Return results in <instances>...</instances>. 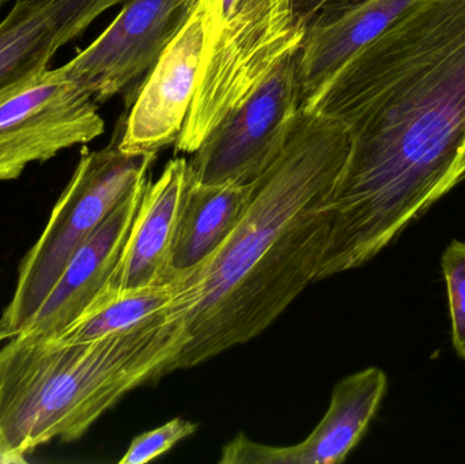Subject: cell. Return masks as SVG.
Returning <instances> with one entry per match:
<instances>
[{
	"label": "cell",
	"instance_id": "6da1fadb",
	"mask_svg": "<svg viewBox=\"0 0 465 464\" xmlns=\"http://www.w3.org/2000/svg\"><path fill=\"white\" fill-rule=\"evenodd\" d=\"M301 109L350 142L322 281L376 258L465 179V0H418Z\"/></svg>",
	"mask_w": 465,
	"mask_h": 464
},
{
	"label": "cell",
	"instance_id": "7a4b0ae2",
	"mask_svg": "<svg viewBox=\"0 0 465 464\" xmlns=\"http://www.w3.org/2000/svg\"><path fill=\"white\" fill-rule=\"evenodd\" d=\"M349 149L343 125L301 109L229 239L204 263L177 272L187 343L172 372L253 340L316 281L330 236L325 204Z\"/></svg>",
	"mask_w": 465,
	"mask_h": 464
},
{
	"label": "cell",
	"instance_id": "3957f363",
	"mask_svg": "<svg viewBox=\"0 0 465 464\" xmlns=\"http://www.w3.org/2000/svg\"><path fill=\"white\" fill-rule=\"evenodd\" d=\"M187 343L174 301L138 326L87 343L16 335L0 349V463L71 443L128 392L172 372Z\"/></svg>",
	"mask_w": 465,
	"mask_h": 464
},
{
	"label": "cell",
	"instance_id": "277c9868",
	"mask_svg": "<svg viewBox=\"0 0 465 464\" xmlns=\"http://www.w3.org/2000/svg\"><path fill=\"white\" fill-rule=\"evenodd\" d=\"M201 71L190 114L174 144L193 154L271 73L300 51L306 26L295 0H199Z\"/></svg>",
	"mask_w": 465,
	"mask_h": 464
},
{
	"label": "cell",
	"instance_id": "5b68a950",
	"mask_svg": "<svg viewBox=\"0 0 465 464\" xmlns=\"http://www.w3.org/2000/svg\"><path fill=\"white\" fill-rule=\"evenodd\" d=\"M120 133L119 120L108 146L82 149L45 229L19 266L15 291L0 318L2 342L24 331L74 253L134 188L150 180L157 153L123 152Z\"/></svg>",
	"mask_w": 465,
	"mask_h": 464
},
{
	"label": "cell",
	"instance_id": "8992f818",
	"mask_svg": "<svg viewBox=\"0 0 465 464\" xmlns=\"http://www.w3.org/2000/svg\"><path fill=\"white\" fill-rule=\"evenodd\" d=\"M301 106L302 87L294 54L193 153V179L204 184H249L259 180L286 149L300 120Z\"/></svg>",
	"mask_w": 465,
	"mask_h": 464
},
{
	"label": "cell",
	"instance_id": "52a82bcc",
	"mask_svg": "<svg viewBox=\"0 0 465 464\" xmlns=\"http://www.w3.org/2000/svg\"><path fill=\"white\" fill-rule=\"evenodd\" d=\"M104 131L94 97L62 68H48L0 100V182L16 180L29 163L89 143Z\"/></svg>",
	"mask_w": 465,
	"mask_h": 464
},
{
	"label": "cell",
	"instance_id": "ba28073f",
	"mask_svg": "<svg viewBox=\"0 0 465 464\" xmlns=\"http://www.w3.org/2000/svg\"><path fill=\"white\" fill-rule=\"evenodd\" d=\"M198 0H131L74 59L62 65L95 103L125 94L130 109L144 76L184 26Z\"/></svg>",
	"mask_w": 465,
	"mask_h": 464
},
{
	"label": "cell",
	"instance_id": "9c48e42d",
	"mask_svg": "<svg viewBox=\"0 0 465 464\" xmlns=\"http://www.w3.org/2000/svg\"><path fill=\"white\" fill-rule=\"evenodd\" d=\"M203 8L196 3L184 26L138 87L120 117L123 152L157 153L174 146L190 114L201 71Z\"/></svg>",
	"mask_w": 465,
	"mask_h": 464
},
{
	"label": "cell",
	"instance_id": "30bf717a",
	"mask_svg": "<svg viewBox=\"0 0 465 464\" xmlns=\"http://www.w3.org/2000/svg\"><path fill=\"white\" fill-rule=\"evenodd\" d=\"M384 370L368 368L343 379L333 389L330 408L312 435L290 447L254 443L238 433L223 446L220 464H338L358 446L385 394Z\"/></svg>",
	"mask_w": 465,
	"mask_h": 464
},
{
	"label": "cell",
	"instance_id": "8fae6325",
	"mask_svg": "<svg viewBox=\"0 0 465 464\" xmlns=\"http://www.w3.org/2000/svg\"><path fill=\"white\" fill-rule=\"evenodd\" d=\"M149 183L134 188L78 248L21 334L54 340L84 315L119 263Z\"/></svg>",
	"mask_w": 465,
	"mask_h": 464
},
{
	"label": "cell",
	"instance_id": "7c38bea8",
	"mask_svg": "<svg viewBox=\"0 0 465 464\" xmlns=\"http://www.w3.org/2000/svg\"><path fill=\"white\" fill-rule=\"evenodd\" d=\"M191 179L190 161L177 157L166 163L157 182L149 183L119 263L104 289L146 288L176 277L172 258L180 212Z\"/></svg>",
	"mask_w": 465,
	"mask_h": 464
},
{
	"label": "cell",
	"instance_id": "4fadbf2b",
	"mask_svg": "<svg viewBox=\"0 0 465 464\" xmlns=\"http://www.w3.org/2000/svg\"><path fill=\"white\" fill-rule=\"evenodd\" d=\"M418 0H361L320 10L297 52L302 103Z\"/></svg>",
	"mask_w": 465,
	"mask_h": 464
},
{
	"label": "cell",
	"instance_id": "5bb4252c",
	"mask_svg": "<svg viewBox=\"0 0 465 464\" xmlns=\"http://www.w3.org/2000/svg\"><path fill=\"white\" fill-rule=\"evenodd\" d=\"M253 190L254 183L204 184L191 179L172 258L176 274L204 263L220 250L248 209Z\"/></svg>",
	"mask_w": 465,
	"mask_h": 464
},
{
	"label": "cell",
	"instance_id": "9a60e30c",
	"mask_svg": "<svg viewBox=\"0 0 465 464\" xmlns=\"http://www.w3.org/2000/svg\"><path fill=\"white\" fill-rule=\"evenodd\" d=\"M57 51L51 10L15 0L0 22V100L48 70Z\"/></svg>",
	"mask_w": 465,
	"mask_h": 464
},
{
	"label": "cell",
	"instance_id": "2e32d148",
	"mask_svg": "<svg viewBox=\"0 0 465 464\" xmlns=\"http://www.w3.org/2000/svg\"><path fill=\"white\" fill-rule=\"evenodd\" d=\"M179 291V274L161 285L124 291L103 289L84 315L54 341L87 343L133 329L168 308Z\"/></svg>",
	"mask_w": 465,
	"mask_h": 464
},
{
	"label": "cell",
	"instance_id": "e0dca14e",
	"mask_svg": "<svg viewBox=\"0 0 465 464\" xmlns=\"http://www.w3.org/2000/svg\"><path fill=\"white\" fill-rule=\"evenodd\" d=\"M45 5L54 15L57 49L81 37L87 27L109 8L131 0H21Z\"/></svg>",
	"mask_w": 465,
	"mask_h": 464
},
{
	"label": "cell",
	"instance_id": "ac0fdd59",
	"mask_svg": "<svg viewBox=\"0 0 465 464\" xmlns=\"http://www.w3.org/2000/svg\"><path fill=\"white\" fill-rule=\"evenodd\" d=\"M452 321V343L459 359L465 360V242L453 240L441 261Z\"/></svg>",
	"mask_w": 465,
	"mask_h": 464
},
{
	"label": "cell",
	"instance_id": "d6986e66",
	"mask_svg": "<svg viewBox=\"0 0 465 464\" xmlns=\"http://www.w3.org/2000/svg\"><path fill=\"white\" fill-rule=\"evenodd\" d=\"M199 424L184 419H173L168 424L142 433L134 439L120 464H146L168 454L180 441L195 435Z\"/></svg>",
	"mask_w": 465,
	"mask_h": 464
},
{
	"label": "cell",
	"instance_id": "ffe728a7",
	"mask_svg": "<svg viewBox=\"0 0 465 464\" xmlns=\"http://www.w3.org/2000/svg\"><path fill=\"white\" fill-rule=\"evenodd\" d=\"M357 2H361V0H295V5H297L301 22L306 26L308 22L322 8L330 7V5H351V3Z\"/></svg>",
	"mask_w": 465,
	"mask_h": 464
},
{
	"label": "cell",
	"instance_id": "44dd1931",
	"mask_svg": "<svg viewBox=\"0 0 465 464\" xmlns=\"http://www.w3.org/2000/svg\"><path fill=\"white\" fill-rule=\"evenodd\" d=\"M7 2H10V0H0V10H2L3 5H5Z\"/></svg>",
	"mask_w": 465,
	"mask_h": 464
},
{
	"label": "cell",
	"instance_id": "7402d4cb",
	"mask_svg": "<svg viewBox=\"0 0 465 464\" xmlns=\"http://www.w3.org/2000/svg\"><path fill=\"white\" fill-rule=\"evenodd\" d=\"M0 343H2V340H0Z\"/></svg>",
	"mask_w": 465,
	"mask_h": 464
}]
</instances>
